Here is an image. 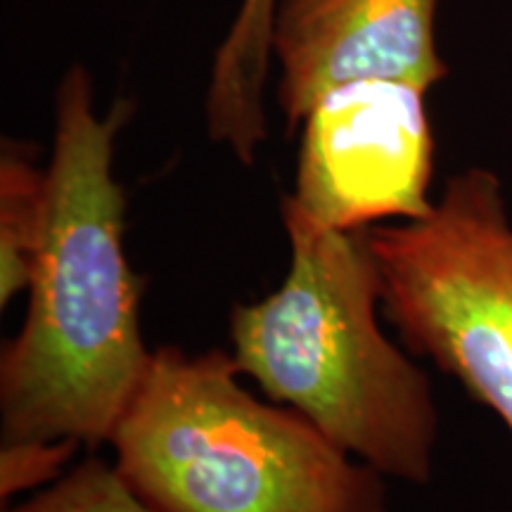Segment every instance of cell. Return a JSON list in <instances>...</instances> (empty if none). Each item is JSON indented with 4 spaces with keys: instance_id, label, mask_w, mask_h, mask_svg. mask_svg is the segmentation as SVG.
<instances>
[{
    "instance_id": "5",
    "label": "cell",
    "mask_w": 512,
    "mask_h": 512,
    "mask_svg": "<svg viewBox=\"0 0 512 512\" xmlns=\"http://www.w3.org/2000/svg\"><path fill=\"white\" fill-rule=\"evenodd\" d=\"M427 88L408 81L342 83L306 114L294 190L285 197L323 228L418 221L434 207V133Z\"/></svg>"
},
{
    "instance_id": "8",
    "label": "cell",
    "mask_w": 512,
    "mask_h": 512,
    "mask_svg": "<svg viewBox=\"0 0 512 512\" xmlns=\"http://www.w3.org/2000/svg\"><path fill=\"white\" fill-rule=\"evenodd\" d=\"M36 147L5 138L0 150V306L29 290L48 219V166Z\"/></svg>"
},
{
    "instance_id": "4",
    "label": "cell",
    "mask_w": 512,
    "mask_h": 512,
    "mask_svg": "<svg viewBox=\"0 0 512 512\" xmlns=\"http://www.w3.org/2000/svg\"><path fill=\"white\" fill-rule=\"evenodd\" d=\"M382 313L512 434V216L501 178L470 166L418 221L370 226Z\"/></svg>"
},
{
    "instance_id": "9",
    "label": "cell",
    "mask_w": 512,
    "mask_h": 512,
    "mask_svg": "<svg viewBox=\"0 0 512 512\" xmlns=\"http://www.w3.org/2000/svg\"><path fill=\"white\" fill-rule=\"evenodd\" d=\"M3 512H155L128 489L114 465L86 458L46 491Z\"/></svg>"
},
{
    "instance_id": "2",
    "label": "cell",
    "mask_w": 512,
    "mask_h": 512,
    "mask_svg": "<svg viewBox=\"0 0 512 512\" xmlns=\"http://www.w3.org/2000/svg\"><path fill=\"white\" fill-rule=\"evenodd\" d=\"M283 285L230 313L240 375L387 479L430 484L439 411L430 375L380 328L382 271L368 228L335 230L280 202Z\"/></svg>"
},
{
    "instance_id": "3",
    "label": "cell",
    "mask_w": 512,
    "mask_h": 512,
    "mask_svg": "<svg viewBox=\"0 0 512 512\" xmlns=\"http://www.w3.org/2000/svg\"><path fill=\"white\" fill-rule=\"evenodd\" d=\"M233 354L159 347L114 430V470L155 512H389L384 475L264 403Z\"/></svg>"
},
{
    "instance_id": "6",
    "label": "cell",
    "mask_w": 512,
    "mask_h": 512,
    "mask_svg": "<svg viewBox=\"0 0 512 512\" xmlns=\"http://www.w3.org/2000/svg\"><path fill=\"white\" fill-rule=\"evenodd\" d=\"M437 8L439 0H278L271 62L287 131L342 83L392 79L430 91L444 81Z\"/></svg>"
},
{
    "instance_id": "10",
    "label": "cell",
    "mask_w": 512,
    "mask_h": 512,
    "mask_svg": "<svg viewBox=\"0 0 512 512\" xmlns=\"http://www.w3.org/2000/svg\"><path fill=\"white\" fill-rule=\"evenodd\" d=\"M81 444L48 441V444H3L0 451V498L8 501L19 491L43 482H57Z\"/></svg>"
},
{
    "instance_id": "1",
    "label": "cell",
    "mask_w": 512,
    "mask_h": 512,
    "mask_svg": "<svg viewBox=\"0 0 512 512\" xmlns=\"http://www.w3.org/2000/svg\"><path fill=\"white\" fill-rule=\"evenodd\" d=\"M128 117V100L98 114L86 67L62 76L29 311L0 356L3 444H110L150 370L143 278L128 264L126 195L114 178Z\"/></svg>"
},
{
    "instance_id": "7",
    "label": "cell",
    "mask_w": 512,
    "mask_h": 512,
    "mask_svg": "<svg viewBox=\"0 0 512 512\" xmlns=\"http://www.w3.org/2000/svg\"><path fill=\"white\" fill-rule=\"evenodd\" d=\"M278 0H240L233 24L211 64L207 88V131L214 143L230 147L252 166L268 136L266 83L273 72L271 24Z\"/></svg>"
}]
</instances>
